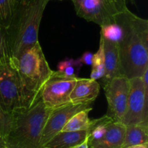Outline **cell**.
<instances>
[{
  "mask_svg": "<svg viewBox=\"0 0 148 148\" xmlns=\"http://www.w3.org/2000/svg\"><path fill=\"white\" fill-rule=\"evenodd\" d=\"M11 57L7 30L0 24V63L8 61Z\"/></svg>",
  "mask_w": 148,
  "mask_h": 148,
  "instance_id": "cell-22",
  "label": "cell"
},
{
  "mask_svg": "<svg viewBox=\"0 0 148 148\" xmlns=\"http://www.w3.org/2000/svg\"><path fill=\"white\" fill-rule=\"evenodd\" d=\"M52 110L39 97L28 108L12 114L10 132L5 138L7 148H40L42 132Z\"/></svg>",
  "mask_w": 148,
  "mask_h": 148,
  "instance_id": "cell-4",
  "label": "cell"
},
{
  "mask_svg": "<svg viewBox=\"0 0 148 148\" xmlns=\"http://www.w3.org/2000/svg\"><path fill=\"white\" fill-rule=\"evenodd\" d=\"M0 148H7L6 147L5 139L1 135H0Z\"/></svg>",
  "mask_w": 148,
  "mask_h": 148,
  "instance_id": "cell-27",
  "label": "cell"
},
{
  "mask_svg": "<svg viewBox=\"0 0 148 148\" xmlns=\"http://www.w3.org/2000/svg\"><path fill=\"white\" fill-rule=\"evenodd\" d=\"M88 104H74L72 103L52 110L48 117L40 142V147L62 131L68 120L77 112L90 107Z\"/></svg>",
  "mask_w": 148,
  "mask_h": 148,
  "instance_id": "cell-10",
  "label": "cell"
},
{
  "mask_svg": "<svg viewBox=\"0 0 148 148\" xmlns=\"http://www.w3.org/2000/svg\"><path fill=\"white\" fill-rule=\"evenodd\" d=\"M88 131H60L40 148H71L88 138Z\"/></svg>",
  "mask_w": 148,
  "mask_h": 148,
  "instance_id": "cell-14",
  "label": "cell"
},
{
  "mask_svg": "<svg viewBox=\"0 0 148 148\" xmlns=\"http://www.w3.org/2000/svg\"><path fill=\"white\" fill-rule=\"evenodd\" d=\"M126 126L119 121H113L108 125L104 136L88 148H121L124 142Z\"/></svg>",
  "mask_w": 148,
  "mask_h": 148,
  "instance_id": "cell-13",
  "label": "cell"
},
{
  "mask_svg": "<svg viewBox=\"0 0 148 148\" xmlns=\"http://www.w3.org/2000/svg\"><path fill=\"white\" fill-rule=\"evenodd\" d=\"M77 78L67 77L53 71L42 88L40 98L43 104L51 110L70 104V94Z\"/></svg>",
  "mask_w": 148,
  "mask_h": 148,
  "instance_id": "cell-7",
  "label": "cell"
},
{
  "mask_svg": "<svg viewBox=\"0 0 148 148\" xmlns=\"http://www.w3.org/2000/svg\"><path fill=\"white\" fill-rule=\"evenodd\" d=\"M126 1H129L132 4H135V0H126Z\"/></svg>",
  "mask_w": 148,
  "mask_h": 148,
  "instance_id": "cell-28",
  "label": "cell"
},
{
  "mask_svg": "<svg viewBox=\"0 0 148 148\" xmlns=\"http://www.w3.org/2000/svg\"><path fill=\"white\" fill-rule=\"evenodd\" d=\"M128 148H148V143L141 144V145H133V146L129 147Z\"/></svg>",
  "mask_w": 148,
  "mask_h": 148,
  "instance_id": "cell-26",
  "label": "cell"
},
{
  "mask_svg": "<svg viewBox=\"0 0 148 148\" xmlns=\"http://www.w3.org/2000/svg\"><path fill=\"white\" fill-rule=\"evenodd\" d=\"M49 0L19 1L7 28L12 57L17 58L38 41V31L43 12Z\"/></svg>",
  "mask_w": 148,
  "mask_h": 148,
  "instance_id": "cell-2",
  "label": "cell"
},
{
  "mask_svg": "<svg viewBox=\"0 0 148 148\" xmlns=\"http://www.w3.org/2000/svg\"><path fill=\"white\" fill-rule=\"evenodd\" d=\"M0 103L3 110L11 115L23 109L17 58L13 57L0 63Z\"/></svg>",
  "mask_w": 148,
  "mask_h": 148,
  "instance_id": "cell-6",
  "label": "cell"
},
{
  "mask_svg": "<svg viewBox=\"0 0 148 148\" xmlns=\"http://www.w3.org/2000/svg\"><path fill=\"white\" fill-rule=\"evenodd\" d=\"M108 103L106 115L115 121L122 122L127 108L130 91V79L116 77L103 85Z\"/></svg>",
  "mask_w": 148,
  "mask_h": 148,
  "instance_id": "cell-9",
  "label": "cell"
},
{
  "mask_svg": "<svg viewBox=\"0 0 148 148\" xmlns=\"http://www.w3.org/2000/svg\"><path fill=\"white\" fill-rule=\"evenodd\" d=\"M102 39L103 41L105 73L103 77L101 78V82L103 85H104L114 78L121 76L122 75L121 71L118 44L106 40L103 37Z\"/></svg>",
  "mask_w": 148,
  "mask_h": 148,
  "instance_id": "cell-12",
  "label": "cell"
},
{
  "mask_svg": "<svg viewBox=\"0 0 148 148\" xmlns=\"http://www.w3.org/2000/svg\"><path fill=\"white\" fill-rule=\"evenodd\" d=\"M19 1H21V2H24V1H27V0H18Z\"/></svg>",
  "mask_w": 148,
  "mask_h": 148,
  "instance_id": "cell-29",
  "label": "cell"
},
{
  "mask_svg": "<svg viewBox=\"0 0 148 148\" xmlns=\"http://www.w3.org/2000/svg\"><path fill=\"white\" fill-rule=\"evenodd\" d=\"M92 110L88 107L75 113L66 123L61 131H88L91 124V119L89 118V113Z\"/></svg>",
  "mask_w": 148,
  "mask_h": 148,
  "instance_id": "cell-16",
  "label": "cell"
},
{
  "mask_svg": "<svg viewBox=\"0 0 148 148\" xmlns=\"http://www.w3.org/2000/svg\"><path fill=\"white\" fill-rule=\"evenodd\" d=\"M18 0H0V24L9 27Z\"/></svg>",
  "mask_w": 148,
  "mask_h": 148,
  "instance_id": "cell-20",
  "label": "cell"
},
{
  "mask_svg": "<svg viewBox=\"0 0 148 148\" xmlns=\"http://www.w3.org/2000/svg\"><path fill=\"white\" fill-rule=\"evenodd\" d=\"M101 36L104 39L119 44L122 37V28L117 23H112L101 26Z\"/></svg>",
  "mask_w": 148,
  "mask_h": 148,
  "instance_id": "cell-21",
  "label": "cell"
},
{
  "mask_svg": "<svg viewBox=\"0 0 148 148\" xmlns=\"http://www.w3.org/2000/svg\"><path fill=\"white\" fill-rule=\"evenodd\" d=\"M148 143V124H134L126 126L121 148Z\"/></svg>",
  "mask_w": 148,
  "mask_h": 148,
  "instance_id": "cell-15",
  "label": "cell"
},
{
  "mask_svg": "<svg viewBox=\"0 0 148 148\" xmlns=\"http://www.w3.org/2000/svg\"><path fill=\"white\" fill-rule=\"evenodd\" d=\"M115 121L106 114L101 118L91 120V124L88 130V145H92L101 139L106 132L108 126L111 122Z\"/></svg>",
  "mask_w": 148,
  "mask_h": 148,
  "instance_id": "cell-17",
  "label": "cell"
},
{
  "mask_svg": "<svg viewBox=\"0 0 148 148\" xmlns=\"http://www.w3.org/2000/svg\"><path fill=\"white\" fill-rule=\"evenodd\" d=\"M77 16L101 27L115 23L127 7L126 0H72Z\"/></svg>",
  "mask_w": 148,
  "mask_h": 148,
  "instance_id": "cell-5",
  "label": "cell"
},
{
  "mask_svg": "<svg viewBox=\"0 0 148 148\" xmlns=\"http://www.w3.org/2000/svg\"><path fill=\"white\" fill-rule=\"evenodd\" d=\"M115 22L123 32L118 44L121 75L129 79L141 77L148 68V20L127 7Z\"/></svg>",
  "mask_w": 148,
  "mask_h": 148,
  "instance_id": "cell-1",
  "label": "cell"
},
{
  "mask_svg": "<svg viewBox=\"0 0 148 148\" xmlns=\"http://www.w3.org/2000/svg\"><path fill=\"white\" fill-rule=\"evenodd\" d=\"M17 69L21 84L23 109L28 108L39 98L43 85L53 72L39 41L19 55Z\"/></svg>",
  "mask_w": 148,
  "mask_h": 148,
  "instance_id": "cell-3",
  "label": "cell"
},
{
  "mask_svg": "<svg viewBox=\"0 0 148 148\" xmlns=\"http://www.w3.org/2000/svg\"><path fill=\"white\" fill-rule=\"evenodd\" d=\"M82 65L78 58L73 59L66 57L58 63L57 71L65 76L78 78Z\"/></svg>",
  "mask_w": 148,
  "mask_h": 148,
  "instance_id": "cell-19",
  "label": "cell"
},
{
  "mask_svg": "<svg viewBox=\"0 0 148 148\" xmlns=\"http://www.w3.org/2000/svg\"><path fill=\"white\" fill-rule=\"evenodd\" d=\"M122 123L127 126L148 124V92L141 77L130 79V91Z\"/></svg>",
  "mask_w": 148,
  "mask_h": 148,
  "instance_id": "cell-8",
  "label": "cell"
},
{
  "mask_svg": "<svg viewBox=\"0 0 148 148\" xmlns=\"http://www.w3.org/2000/svg\"><path fill=\"white\" fill-rule=\"evenodd\" d=\"M101 86L92 78H77L74 88L70 94V102L74 104L90 105L98 97Z\"/></svg>",
  "mask_w": 148,
  "mask_h": 148,
  "instance_id": "cell-11",
  "label": "cell"
},
{
  "mask_svg": "<svg viewBox=\"0 0 148 148\" xmlns=\"http://www.w3.org/2000/svg\"><path fill=\"white\" fill-rule=\"evenodd\" d=\"M92 71L90 73V78L95 80H99L103 77L105 73V59H104L103 52V41L101 36L100 39L99 47L96 53L93 54L92 62Z\"/></svg>",
  "mask_w": 148,
  "mask_h": 148,
  "instance_id": "cell-18",
  "label": "cell"
},
{
  "mask_svg": "<svg viewBox=\"0 0 148 148\" xmlns=\"http://www.w3.org/2000/svg\"><path fill=\"white\" fill-rule=\"evenodd\" d=\"M12 115L3 110L0 103V135L5 139L12 127Z\"/></svg>",
  "mask_w": 148,
  "mask_h": 148,
  "instance_id": "cell-23",
  "label": "cell"
},
{
  "mask_svg": "<svg viewBox=\"0 0 148 148\" xmlns=\"http://www.w3.org/2000/svg\"><path fill=\"white\" fill-rule=\"evenodd\" d=\"M71 148H88V138L85 139L84 142H82V143L79 144V145H76V146L73 147Z\"/></svg>",
  "mask_w": 148,
  "mask_h": 148,
  "instance_id": "cell-25",
  "label": "cell"
},
{
  "mask_svg": "<svg viewBox=\"0 0 148 148\" xmlns=\"http://www.w3.org/2000/svg\"><path fill=\"white\" fill-rule=\"evenodd\" d=\"M92 57H93V54L88 51V52H84L82 56L78 58V59L82 65H91L92 62Z\"/></svg>",
  "mask_w": 148,
  "mask_h": 148,
  "instance_id": "cell-24",
  "label": "cell"
}]
</instances>
